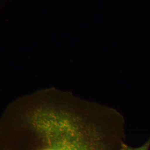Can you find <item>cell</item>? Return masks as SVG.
<instances>
[{"mask_svg":"<svg viewBox=\"0 0 150 150\" xmlns=\"http://www.w3.org/2000/svg\"><path fill=\"white\" fill-rule=\"evenodd\" d=\"M28 121L45 144L41 150H107L95 127L63 110L41 107Z\"/></svg>","mask_w":150,"mask_h":150,"instance_id":"obj_1","label":"cell"},{"mask_svg":"<svg viewBox=\"0 0 150 150\" xmlns=\"http://www.w3.org/2000/svg\"><path fill=\"white\" fill-rule=\"evenodd\" d=\"M150 144V142H148L145 145H143V146H142L139 147H138V148H135V149L129 147H128L127 146H126L125 144H122L121 150H149Z\"/></svg>","mask_w":150,"mask_h":150,"instance_id":"obj_2","label":"cell"}]
</instances>
